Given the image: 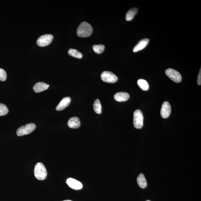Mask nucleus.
<instances>
[{
	"mask_svg": "<svg viewBox=\"0 0 201 201\" xmlns=\"http://www.w3.org/2000/svg\"><path fill=\"white\" fill-rule=\"evenodd\" d=\"M93 29L90 24L83 22L82 23L77 30V34L81 37H87L92 34Z\"/></svg>",
	"mask_w": 201,
	"mask_h": 201,
	"instance_id": "f257e3e1",
	"label": "nucleus"
},
{
	"mask_svg": "<svg viewBox=\"0 0 201 201\" xmlns=\"http://www.w3.org/2000/svg\"><path fill=\"white\" fill-rule=\"evenodd\" d=\"M34 174L35 178L39 180H43L46 178L47 171L44 165L41 162L35 165L34 169Z\"/></svg>",
	"mask_w": 201,
	"mask_h": 201,
	"instance_id": "f03ea898",
	"label": "nucleus"
},
{
	"mask_svg": "<svg viewBox=\"0 0 201 201\" xmlns=\"http://www.w3.org/2000/svg\"><path fill=\"white\" fill-rule=\"evenodd\" d=\"M144 124V116L142 111L137 109L134 113L133 115V126L135 128H142Z\"/></svg>",
	"mask_w": 201,
	"mask_h": 201,
	"instance_id": "7ed1b4c3",
	"label": "nucleus"
},
{
	"mask_svg": "<svg viewBox=\"0 0 201 201\" xmlns=\"http://www.w3.org/2000/svg\"><path fill=\"white\" fill-rule=\"evenodd\" d=\"M36 125L34 123H29L25 126H22L18 129L17 134L18 136H23L30 134L34 130Z\"/></svg>",
	"mask_w": 201,
	"mask_h": 201,
	"instance_id": "20e7f679",
	"label": "nucleus"
},
{
	"mask_svg": "<svg viewBox=\"0 0 201 201\" xmlns=\"http://www.w3.org/2000/svg\"><path fill=\"white\" fill-rule=\"evenodd\" d=\"M101 79L105 82L114 83L118 80V77L114 73L109 71H104L101 75Z\"/></svg>",
	"mask_w": 201,
	"mask_h": 201,
	"instance_id": "39448f33",
	"label": "nucleus"
},
{
	"mask_svg": "<svg viewBox=\"0 0 201 201\" xmlns=\"http://www.w3.org/2000/svg\"><path fill=\"white\" fill-rule=\"evenodd\" d=\"M167 76L175 82L179 83L182 80V76L180 73L172 69H168L166 71Z\"/></svg>",
	"mask_w": 201,
	"mask_h": 201,
	"instance_id": "423d86ee",
	"label": "nucleus"
},
{
	"mask_svg": "<svg viewBox=\"0 0 201 201\" xmlns=\"http://www.w3.org/2000/svg\"><path fill=\"white\" fill-rule=\"evenodd\" d=\"M53 38L51 34H45L41 36L37 39V43L38 45L40 47L47 46L51 43Z\"/></svg>",
	"mask_w": 201,
	"mask_h": 201,
	"instance_id": "0eeeda50",
	"label": "nucleus"
},
{
	"mask_svg": "<svg viewBox=\"0 0 201 201\" xmlns=\"http://www.w3.org/2000/svg\"><path fill=\"white\" fill-rule=\"evenodd\" d=\"M172 108L170 103L167 101L163 103L161 110V115L162 118L166 119L170 116Z\"/></svg>",
	"mask_w": 201,
	"mask_h": 201,
	"instance_id": "6e6552de",
	"label": "nucleus"
},
{
	"mask_svg": "<svg viewBox=\"0 0 201 201\" xmlns=\"http://www.w3.org/2000/svg\"><path fill=\"white\" fill-rule=\"evenodd\" d=\"M66 184L71 188L75 190H81L82 188V184L79 181L75 179L69 178L67 179Z\"/></svg>",
	"mask_w": 201,
	"mask_h": 201,
	"instance_id": "1a4fd4ad",
	"label": "nucleus"
},
{
	"mask_svg": "<svg viewBox=\"0 0 201 201\" xmlns=\"http://www.w3.org/2000/svg\"><path fill=\"white\" fill-rule=\"evenodd\" d=\"M150 40L148 39H144L141 40L137 43L136 45L133 49V51L135 53L139 51L142 50L146 46L149 42Z\"/></svg>",
	"mask_w": 201,
	"mask_h": 201,
	"instance_id": "9d476101",
	"label": "nucleus"
},
{
	"mask_svg": "<svg viewBox=\"0 0 201 201\" xmlns=\"http://www.w3.org/2000/svg\"><path fill=\"white\" fill-rule=\"evenodd\" d=\"M71 102V98L70 97H65L61 101L59 104L58 105L56 108V110L58 111L63 110L69 106Z\"/></svg>",
	"mask_w": 201,
	"mask_h": 201,
	"instance_id": "9b49d317",
	"label": "nucleus"
},
{
	"mask_svg": "<svg viewBox=\"0 0 201 201\" xmlns=\"http://www.w3.org/2000/svg\"><path fill=\"white\" fill-rule=\"evenodd\" d=\"M67 125L71 128L77 129L80 126L81 122L78 117H73L69 119Z\"/></svg>",
	"mask_w": 201,
	"mask_h": 201,
	"instance_id": "f8f14e48",
	"label": "nucleus"
},
{
	"mask_svg": "<svg viewBox=\"0 0 201 201\" xmlns=\"http://www.w3.org/2000/svg\"><path fill=\"white\" fill-rule=\"evenodd\" d=\"M129 97V95L127 93L119 92L115 93L114 98L115 101L118 102H124L128 100Z\"/></svg>",
	"mask_w": 201,
	"mask_h": 201,
	"instance_id": "ddd939ff",
	"label": "nucleus"
},
{
	"mask_svg": "<svg viewBox=\"0 0 201 201\" xmlns=\"http://www.w3.org/2000/svg\"><path fill=\"white\" fill-rule=\"evenodd\" d=\"M49 85L42 82H38L33 87V90L35 93H39L46 90Z\"/></svg>",
	"mask_w": 201,
	"mask_h": 201,
	"instance_id": "4468645a",
	"label": "nucleus"
},
{
	"mask_svg": "<svg viewBox=\"0 0 201 201\" xmlns=\"http://www.w3.org/2000/svg\"><path fill=\"white\" fill-rule=\"evenodd\" d=\"M137 182L140 188H145L147 186V182L144 175L143 174H140L139 175L137 179Z\"/></svg>",
	"mask_w": 201,
	"mask_h": 201,
	"instance_id": "2eb2a0df",
	"label": "nucleus"
},
{
	"mask_svg": "<svg viewBox=\"0 0 201 201\" xmlns=\"http://www.w3.org/2000/svg\"><path fill=\"white\" fill-rule=\"evenodd\" d=\"M138 12V9L136 8H132L129 10L126 13V19L127 21L132 20Z\"/></svg>",
	"mask_w": 201,
	"mask_h": 201,
	"instance_id": "dca6fc26",
	"label": "nucleus"
},
{
	"mask_svg": "<svg viewBox=\"0 0 201 201\" xmlns=\"http://www.w3.org/2000/svg\"><path fill=\"white\" fill-rule=\"evenodd\" d=\"M138 85L142 90L146 91L148 90L149 85L147 81L144 79H139L138 81Z\"/></svg>",
	"mask_w": 201,
	"mask_h": 201,
	"instance_id": "f3484780",
	"label": "nucleus"
},
{
	"mask_svg": "<svg viewBox=\"0 0 201 201\" xmlns=\"http://www.w3.org/2000/svg\"><path fill=\"white\" fill-rule=\"evenodd\" d=\"M68 53L71 56L76 58L81 59L82 57V54L76 49H70L68 51Z\"/></svg>",
	"mask_w": 201,
	"mask_h": 201,
	"instance_id": "a211bd4d",
	"label": "nucleus"
},
{
	"mask_svg": "<svg viewBox=\"0 0 201 201\" xmlns=\"http://www.w3.org/2000/svg\"><path fill=\"white\" fill-rule=\"evenodd\" d=\"M93 109L95 112L98 114H100L102 111V107L99 99H97L94 101L93 104Z\"/></svg>",
	"mask_w": 201,
	"mask_h": 201,
	"instance_id": "6ab92c4d",
	"label": "nucleus"
},
{
	"mask_svg": "<svg viewBox=\"0 0 201 201\" xmlns=\"http://www.w3.org/2000/svg\"><path fill=\"white\" fill-rule=\"evenodd\" d=\"M93 48L95 53L99 54L104 51L105 46L102 45H93Z\"/></svg>",
	"mask_w": 201,
	"mask_h": 201,
	"instance_id": "aec40b11",
	"label": "nucleus"
},
{
	"mask_svg": "<svg viewBox=\"0 0 201 201\" xmlns=\"http://www.w3.org/2000/svg\"><path fill=\"white\" fill-rule=\"evenodd\" d=\"M9 112L6 105L3 103H0V116H3L8 114Z\"/></svg>",
	"mask_w": 201,
	"mask_h": 201,
	"instance_id": "412c9836",
	"label": "nucleus"
},
{
	"mask_svg": "<svg viewBox=\"0 0 201 201\" xmlns=\"http://www.w3.org/2000/svg\"><path fill=\"white\" fill-rule=\"evenodd\" d=\"M7 77V73L3 69L0 68V81H4Z\"/></svg>",
	"mask_w": 201,
	"mask_h": 201,
	"instance_id": "4be33fe9",
	"label": "nucleus"
},
{
	"mask_svg": "<svg viewBox=\"0 0 201 201\" xmlns=\"http://www.w3.org/2000/svg\"><path fill=\"white\" fill-rule=\"evenodd\" d=\"M201 69L199 71V73L198 77V85H201Z\"/></svg>",
	"mask_w": 201,
	"mask_h": 201,
	"instance_id": "5701e85b",
	"label": "nucleus"
},
{
	"mask_svg": "<svg viewBox=\"0 0 201 201\" xmlns=\"http://www.w3.org/2000/svg\"><path fill=\"white\" fill-rule=\"evenodd\" d=\"M71 201V200H64V201Z\"/></svg>",
	"mask_w": 201,
	"mask_h": 201,
	"instance_id": "b1692460",
	"label": "nucleus"
},
{
	"mask_svg": "<svg viewBox=\"0 0 201 201\" xmlns=\"http://www.w3.org/2000/svg\"><path fill=\"white\" fill-rule=\"evenodd\" d=\"M146 201H151L149 200H146Z\"/></svg>",
	"mask_w": 201,
	"mask_h": 201,
	"instance_id": "393cba45",
	"label": "nucleus"
}]
</instances>
